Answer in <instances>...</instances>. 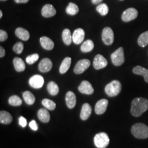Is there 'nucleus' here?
<instances>
[{
  "instance_id": "nucleus-1",
  "label": "nucleus",
  "mask_w": 148,
  "mask_h": 148,
  "mask_svg": "<svg viewBox=\"0 0 148 148\" xmlns=\"http://www.w3.org/2000/svg\"><path fill=\"white\" fill-rule=\"evenodd\" d=\"M148 100L144 98H136L132 101L131 113L133 116H140L148 110Z\"/></svg>"
},
{
  "instance_id": "nucleus-2",
  "label": "nucleus",
  "mask_w": 148,
  "mask_h": 148,
  "mask_svg": "<svg viewBox=\"0 0 148 148\" xmlns=\"http://www.w3.org/2000/svg\"><path fill=\"white\" fill-rule=\"evenodd\" d=\"M131 132L134 137L138 139H146L148 138V126L142 123L133 125Z\"/></svg>"
},
{
  "instance_id": "nucleus-3",
  "label": "nucleus",
  "mask_w": 148,
  "mask_h": 148,
  "mask_svg": "<svg viewBox=\"0 0 148 148\" xmlns=\"http://www.w3.org/2000/svg\"><path fill=\"white\" fill-rule=\"evenodd\" d=\"M121 88V84L120 81L114 80L106 86L105 92L109 97H112L118 95L120 93Z\"/></svg>"
},
{
  "instance_id": "nucleus-4",
  "label": "nucleus",
  "mask_w": 148,
  "mask_h": 148,
  "mask_svg": "<svg viewBox=\"0 0 148 148\" xmlns=\"http://www.w3.org/2000/svg\"><path fill=\"white\" fill-rule=\"evenodd\" d=\"M110 142L108 135L105 132L97 134L94 138V143L97 148H106Z\"/></svg>"
},
{
  "instance_id": "nucleus-5",
  "label": "nucleus",
  "mask_w": 148,
  "mask_h": 148,
  "mask_svg": "<svg viewBox=\"0 0 148 148\" xmlns=\"http://www.w3.org/2000/svg\"><path fill=\"white\" fill-rule=\"evenodd\" d=\"M111 61L115 66H120L125 62L124 51L122 47L119 48L111 55Z\"/></svg>"
},
{
  "instance_id": "nucleus-6",
  "label": "nucleus",
  "mask_w": 148,
  "mask_h": 148,
  "mask_svg": "<svg viewBox=\"0 0 148 148\" xmlns=\"http://www.w3.org/2000/svg\"><path fill=\"white\" fill-rule=\"evenodd\" d=\"M102 40L106 45H111L114 41V32L110 27H106L102 32Z\"/></svg>"
},
{
  "instance_id": "nucleus-7",
  "label": "nucleus",
  "mask_w": 148,
  "mask_h": 148,
  "mask_svg": "<svg viewBox=\"0 0 148 148\" xmlns=\"http://www.w3.org/2000/svg\"><path fill=\"white\" fill-rule=\"evenodd\" d=\"M90 62L87 59H84L79 60L75 66L74 73L76 74H82L90 67Z\"/></svg>"
},
{
  "instance_id": "nucleus-8",
  "label": "nucleus",
  "mask_w": 148,
  "mask_h": 148,
  "mask_svg": "<svg viewBox=\"0 0 148 148\" xmlns=\"http://www.w3.org/2000/svg\"><path fill=\"white\" fill-rule=\"evenodd\" d=\"M138 13L136 9L130 8L124 11L122 14V19L125 22H129L135 19L137 17Z\"/></svg>"
},
{
  "instance_id": "nucleus-9",
  "label": "nucleus",
  "mask_w": 148,
  "mask_h": 148,
  "mask_svg": "<svg viewBox=\"0 0 148 148\" xmlns=\"http://www.w3.org/2000/svg\"><path fill=\"white\" fill-rule=\"evenodd\" d=\"M29 84L32 88L38 89L41 88L44 84V79L41 75H35L30 78Z\"/></svg>"
},
{
  "instance_id": "nucleus-10",
  "label": "nucleus",
  "mask_w": 148,
  "mask_h": 148,
  "mask_svg": "<svg viewBox=\"0 0 148 148\" xmlns=\"http://www.w3.org/2000/svg\"><path fill=\"white\" fill-rule=\"evenodd\" d=\"M108 65V61L102 55L97 54L93 60V66L96 70H100L106 68Z\"/></svg>"
},
{
  "instance_id": "nucleus-11",
  "label": "nucleus",
  "mask_w": 148,
  "mask_h": 148,
  "mask_svg": "<svg viewBox=\"0 0 148 148\" xmlns=\"http://www.w3.org/2000/svg\"><path fill=\"white\" fill-rule=\"evenodd\" d=\"M79 90L83 94L90 95L93 93L94 89L90 83L88 81H83L79 86Z\"/></svg>"
},
{
  "instance_id": "nucleus-12",
  "label": "nucleus",
  "mask_w": 148,
  "mask_h": 148,
  "mask_svg": "<svg viewBox=\"0 0 148 148\" xmlns=\"http://www.w3.org/2000/svg\"><path fill=\"white\" fill-rule=\"evenodd\" d=\"M53 66L52 62L47 58H43L38 64V70L41 73H47L49 71Z\"/></svg>"
},
{
  "instance_id": "nucleus-13",
  "label": "nucleus",
  "mask_w": 148,
  "mask_h": 148,
  "mask_svg": "<svg viewBox=\"0 0 148 148\" xmlns=\"http://www.w3.org/2000/svg\"><path fill=\"white\" fill-rule=\"evenodd\" d=\"M108 101L106 99H101L98 101L95 106V113L98 115H101L104 114L108 106Z\"/></svg>"
},
{
  "instance_id": "nucleus-14",
  "label": "nucleus",
  "mask_w": 148,
  "mask_h": 148,
  "mask_svg": "<svg viewBox=\"0 0 148 148\" xmlns=\"http://www.w3.org/2000/svg\"><path fill=\"white\" fill-rule=\"evenodd\" d=\"M85 32L84 29L79 28L74 31L73 35V41L75 44L79 45L83 42L85 38Z\"/></svg>"
},
{
  "instance_id": "nucleus-15",
  "label": "nucleus",
  "mask_w": 148,
  "mask_h": 148,
  "mask_svg": "<svg viewBox=\"0 0 148 148\" xmlns=\"http://www.w3.org/2000/svg\"><path fill=\"white\" fill-rule=\"evenodd\" d=\"M41 14L44 17L49 18L56 15V10L53 5L47 4L43 7Z\"/></svg>"
},
{
  "instance_id": "nucleus-16",
  "label": "nucleus",
  "mask_w": 148,
  "mask_h": 148,
  "mask_svg": "<svg viewBox=\"0 0 148 148\" xmlns=\"http://www.w3.org/2000/svg\"><path fill=\"white\" fill-rule=\"evenodd\" d=\"M65 101L66 106L69 109H73L76 106V98L74 92L69 91L65 96Z\"/></svg>"
},
{
  "instance_id": "nucleus-17",
  "label": "nucleus",
  "mask_w": 148,
  "mask_h": 148,
  "mask_svg": "<svg viewBox=\"0 0 148 148\" xmlns=\"http://www.w3.org/2000/svg\"><path fill=\"white\" fill-rule=\"evenodd\" d=\"M92 113V107L88 103H85L82 107L80 117L82 120H87Z\"/></svg>"
},
{
  "instance_id": "nucleus-18",
  "label": "nucleus",
  "mask_w": 148,
  "mask_h": 148,
  "mask_svg": "<svg viewBox=\"0 0 148 148\" xmlns=\"http://www.w3.org/2000/svg\"><path fill=\"white\" fill-rule=\"evenodd\" d=\"M40 43L44 49L46 50H52L54 48V44L53 41L46 36H43L40 38Z\"/></svg>"
},
{
  "instance_id": "nucleus-19",
  "label": "nucleus",
  "mask_w": 148,
  "mask_h": 148,
  "mask_svg": "<svg viewBox=\"0 0 148 148\" xmlns=\"http://www.w3.org/2000/svg\"><path fill=\"white\" fill-rule=\"evenodd\" d=\"M16 35L23 41H27L30 38L29 32L22 27H18L15 32Z\"/></svg>"
},
{
  "instance_id": "nucleus-20",
  "label": "nucleus",
  "mask_w": 148,
  "mask_h": 148,
  "mask_svg": "<svg viewBox=\"0 0 148 148\" xmlns=\"http://www.w3.org/2000/svg\"><path fill=\"white\" fill-rule=\"evenodd\" d=\"M133 73L136 75L143 76L145 81L148 83V69H145L141 66H136L133 69Z\"/></svg>"
},
{
  "instance_id": "nucleus-21",
  "label": "nucleus",
  "mask_w": 148,
  "mask_h": 148,
  "mask_svg": "<svg viewBox=\"0 0 148 148\" xmlns=\"http://www.w3.org/2000/svg\"><path fill=\"white\" fill-rule=\"evenodd\" d=\"M37 116L38 119L44 123H47L50 120L49 113L46 109H40L38 111Z\"/></svg>"
},
{
  "instance_id": "nucleus-22",
  "label": "nucleus",
  "mask_w": 148,
  "mask_h": 148,
  "mask_svg": "<svg viewBox=\"0 0 148 148\" xmlns=\"http://www.w3.org/2000/svg\"><path fill=\"white\" fill-rule=\"evenodd\" d=\"M13 121V117L10 113L6 111L0 112V122L1 123L8 125L11 123Z\"/></svg>"
},
{
  "instance_id": "nucleus-23",
  "label": "nucleus",
  "mask_w": 148,
  "mask_h": 148,
  "mask_svg": "<svg viewBox=\"0 0 148 148\" xmlns=\"http://www.w3.org/2000/svg\"><path fill=\"white\" fill-rule=\"evenodd\" d=\"M71 63V58L70 57H66L62 61L59 68V71L60 74L66 73L69 70Z\"/></svg>"
},
{
  "instance_id": "nucleus-24",
  "label": "nucleus",
  "mask_w": 148,
  "mask_h": 148,
  "mask_svg": "<svg viewBox=\"0 0 148 148\" xmlns=\"http://www.w3.org/2000/svg\"><path fill=\"white\" fill-rule=\"evenodd\" d=\"M13 64L17 72H22L25 70V64L21 58H14L13 59Z\"/></svg>"
},
{
  "instance_id": "nucleus-25",
  "label": "nucleus",
  "mask_w": 148,
  "mask_h": 148,
  "mask_svg": "<svg viewBox=\"0 0 148 148\" xmlns=\"http://www.w3.org/2000/svg\"><path fill=\"white\" fill-rule=\"evenodd\" d=\"M94 48V43L93 42L90 40H87L81 46V50L82 52L87 53L90 52L93 50Z\"/></svg>"
},
{
  "instance_id": "nucleus-26",
  "label": "nucleus",
  "mask_w": 148,
  "mask_h": 148,
  "mask_svg": "<svg viewBox=\"0 0 148 148\" xmlns=\"http://www.w3.org/2000/svg\"><path fill=\"white\" fill-rule=\"evenodd\" d=\"M79 12V8L78 6L73 2H70L69 5L67 6L66 8V12L70 16H75Z\"/></svg>"
},
{
  "instance_id": "nucleus-27",
  "label": "nucleus",
  "mask_w": 148,
  "mask_h": 148,
  "mask_svg": "<svg viewBox=\"0 0 148 148\" xmlns=\"http://www.w3.org/2000/svg\"><path fill=\"white\" fill-rule=\"evenodd\" d=\"M23 98L28 105H32L35 101V97L30 91H25L23 93Z\"/></svg>"
},
{
  "instance_id": "nucleus-28",
  "label": "nucleus",
  "mask_w": 148,
  "mask_h": 148,
  "mask_svg": "<svg viewBox=\"0 0 148 148\" xmlns=\"http://www.w3.org/2000/svg\"><path fill=\"white\" fill-rule=\"evenodd\" d=\"M47 90L49 93L52 95H57L59 91L58 86L53 81H51L48 83Z\"/></svg>"
},
{
  "instance_id": "nucleus-29",
  "label": "nucleus",
  "mask_w": 148,
  "mask_h": 148,
  "mask_svg": "<svg viewBox=\"0 0 148 148\" xmlns=\"http://www.w3.org/2000/svg\"><path fill=\"white\" fill-rule=\"evenodd\" d=\"M62 38L64 42L66 45H70L73 40V37L71 34V32L68 29H64L62 33Z\"/></svg>"
},
{
  "instance_id": "nucleus-30",
  "label": "nucleus",
  "mask_w": 148,
  "mask_h": 148,
  "mask_svg": "<svg viewBox=\"0 0 148 148\" xmlns=\"http://www.w3.org/2000/svg\"><path fill=\"white\" fill-rule=\"evenodd\" d=\"M138 43L142 47H144L148 45V31L143 32L139 36L138 39Z\"/></svg>"
},
{
  "instance_id": "nucleus-31",
  "label": "nucleus",
  "mask_w": 148,
  "mask_h": 148,
  "mask_svg": "<svg viewBox=\"0 0 148 148\" xmlns=\"http://www.w3.org/2000/svg\"><path fill=\"white\" fill-rule=\"evenodd\" d=\"M8 103L11 106H21L22 104V100L18 95H12L8 99Z\"/></svg>"
},
{
  "instance_id": "nucleus-32",
  "label": "nucleus",
  "mask_w": 148,
  "mask_h": 148,
  "mask_svg": "<svg viewBox=\"0 0 148 148\" xmlns=\"http://www.w3.org/2000/svg\"><path fill=\"white\" fill-rule=\"evenodd\" d=\"M96 10L101 16H105L109 12V8L106 3H101L97 7Z\"/></svg>"
},
{
  "instance_id": "nucleus-33",
  "label": "nucleus",
  "mask_w": 148,
  "mask_h": 148,
  "mask_svg": "<svg viewBox=\"0 0 148 148\" xmlns=\"http://www.w3.org/2000/svg\"><path fill=\"white\" fill-rule=\"evenodd\" d=\"M42 104L46 109L50 110H53L56 109V103L50 99H44L42 101Z\"/></svg>"
},
{
  "instance_id": "nucleus-34",
  "label": "nucleus",
  "mask_w": 148,
  "mask_h": 148,
  "mask_svg": "<svg viewBox=\"0 0 148 148\" xmlns=\"http://www.w3.org/2000/svg\"><path fill=\"white\" fill-rule=\"evenodd\" d=\"M39 58V55L37 53L32 54L30 56H28L26 58V62L29 64H33L36 62H37Z\"/></svg>"
},
{
  "instance_id": "nucleus-35",
  "label": "nucleus",
  "mask_w": 148,
  "mask_h": 148,
  "mask_svg": "<svg viewBox=\"0 0 148 148\" xmlns=\"http://www.w3.org/2000/svg\"><path fill=\"white\" fill-rule=\"evenodd\" d=\"M13 49L16 54H21L24 49V45L21 42H18L14 45Z\"/></svg>"
},
{
  "instance_id": "nucleus-36",
  "label": "nucleus",
  "mask_w": 148,
  "mask_h": 148,
  "mask_svg": "<svg viewBox=\"0 0 148 148\" xmlns=\"http://www.w3.org/2000/svg\"><path fill=\"white\" fill-rule=\"evenodd\" d=\"M7 38H8V34L7 32H5L3 30H0V41L4 42L7 40Z\"/></svg>"
},
{
  "instance_id": "nucleus-37",
  "label": "nucleus",
  "mask_w": 148,
  "mask_h": 148,
  "mask_svg": "<svg viewBox=\"0 0 148 148\" xmlns=\"http://www.w3.org/2000/svg\"><path fill=\"white\" fill-rule=\"evenodd\" d=\"M19 123L21 127H25L27 125V120L24 117L21 116L19 119Z\"/></svg>"
},
{
  "instance_id": "nucleus-38",
  "label": "nucleus",
  "mask_w": 148,
  "mask_h": 148,
  "mask_svg": "<svg viewBox=\"0 0 148 148\" xmlns=\"http://www.w3.org/2000/svg\"><path fill=\"white\" fill-rule=\"evenodd\" d=\"M29 126L34 131H37L38 130V126L37 123L35 120H32L29 123Z\"/></svg>"
},
{
  "instance_id": "nucleus-39",
  "label": "nucleus",
  "mask_w": 148,
  "mask_h": 148,
  "mask_svg": "<svg viewBox=\"0 0 148 148\" xmlns=\"http://www.w3.org/2000/svg\"><path fill=\"white\" fill-rule=\"evenodd\" d=\"M5 52L4 48L2 46L0 47V57L2 58L5 56Z\"/></svg>"
},
{
  "instance_id": "nucleus-40",
  "label": "nucleus",
  "mask_w": 148,
  "mask_h": 148,
  "mask_svg": "<svg viewBox=\"0 0 148 148\" xmlns=\"http://www.w3.org/2000/svg\"><path fill=\"white\" fill-rule=\"evenodd\" d=\"M29 0H14V1L17 3H25L29 2Z\"/></svg>"
},
{
  "instance_id": "nucleus-41",
  "label": "nucleus",
  "mask_w": 148,
  "mask_h": 148,
  "mask_svg": "<svg viewBox=\"0 0 148 148\" xmlns=\"http://www.w3.org/2000/svg\"><path fill=\"white\" fill-rule=\"evenodd\" d=\"M103 0H92V2L95 5H98L101 3Z\"/></svg>"
},
{
  "instance_id": "nucleus-42",
  "label": "nucleus",
  "mask_w": 148,
  "mask_h": 148,
  "mask_svg": "<svg viewBox=\"0 0 148 148\" xmlns=\"http://www.w3.org/2000/svg\"><path fill=\"white\" fill-rule=\"evenodd\" d=\"M2 16H3L2 12V11H0V18H1L2 17Z\"/></svg>"
},
{
  "instance_id": "nucleus-43",
  "label": "nucleus",
  "mask_w": 148,
  "mask_h": 148,
  "mask_svg": "<svg viewBox=\"0 0 148 148\" xmlns=\"http://www.w3.org/2000/svg\"><path fill=\"white\" fill-rule=\"evenodd\" d=\"M7 1V0H1V1Z\"/></svg>"
}]
</instances>
